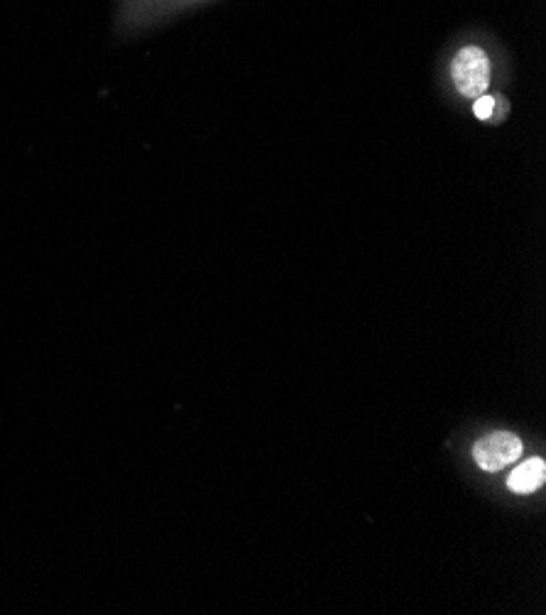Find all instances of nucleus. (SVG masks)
I'll return each mask as SVG.
<instances>
[{
	"label": "nucleus",
	"instance_id": "nucleus-1",
	"mask_svg": "<svg viewBox=\"0 0 546 615\" xmlns=\"http://www.w3.org/2000/svg\"><path fill=\"white\" fill-rule=\"evenodd\" d=\"M453 84L465 98H478L488 92L490 84V59L481 47H463L451 62Z\"/></svg>",
	"mask_w": 546,
	"mask_h": 615
},
{
	"label": "nucleus",
	"instance_id": "nucleus-2",
	"mask_svg": "<svg viewBox=\"0 0 546 615\" xmlns=\"http://www.w3.org/2000/svg\"><path fill=\"white\" fill-rule=\"evenodd\" d=\"M522 454V442L510 432H493L473 446V459L478 461L483 471H500L512 461H518Z\"/></svg>",
	"mask_w": 546,
	"mask_h": 615
},
{
	"label": "nucleus",
	"instance_id": "nucleus-3",
	"mask_svg": "<svg viewBox=\"0 0 546 615\" xmlns=\"http://www.w3.org/2000/svg\"><path fill=\"white\" fill-rule=\"evenodd\" d=\"M546 479V463L544 459H530L524 461L520 469H514L508 479V485L512 493H520V495H527L534 493L539 489Z\"/></svg>",
	"mask_w": 546,
	"mask_h": 615
},
{
	"label": "nucleus",
	"instance_id": "nucleus-4",
	"mask_svg": "<svg viewBox=\"0 0 546 615\" xmlns=\"http://www.w3.org/2000/svg\"><path fill=\"white\" fill-rule=\"evenodd\" d=\"M473 111H475V116L481 118V121H490V118L495 116V98L485 96V94L478 96V98H475Z\"/></svg>",
	"mask_w": 546,
	"mask_h": 615
}]
</instances>
